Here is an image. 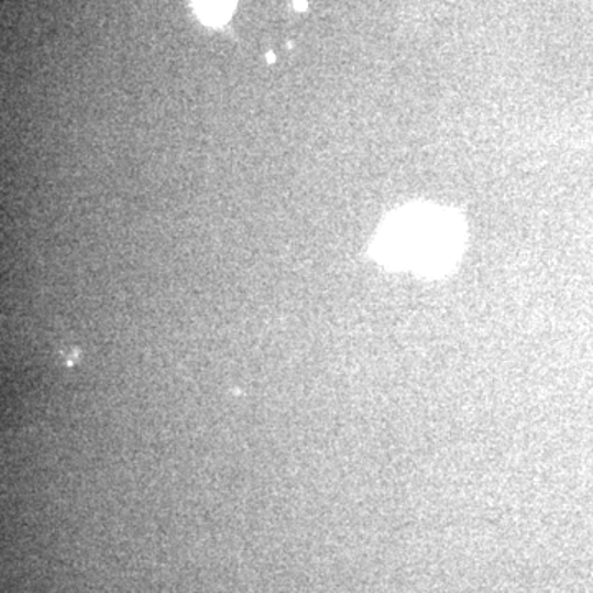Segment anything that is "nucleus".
Returning a JSON list of instances; mask_svg holds the SVG:
<instances>
[{"mask_svg":"<svg viewBox=\"0 0 593 593\" xmlns=\"http://www.w3.org/2000/svg\"><path fill=\"white\" fill-rule=\"evenodd\" d=\"M197 12L208 23H221L228 19L234 7V0H195Z\"/></svg>","mask_w":593,"mask_h":593,"instance_id":"obj_1","label":"nucleus"},{"mask_svg":"<svg viewBox=\"0 0 593 593\" xmlns=\"http://www.w3.org/2000/svg\"><path fill=\"white\" fill-rule=\"evenodd\" d=\"M294 6L297 10H307L308 3L307 0H294Z\"/></svg>","mask_w":593,"mask_h":593,"instance_id":"obj_2","label":"nucleus"},{"mask_svg":"<svg viewBox=\"0 0 593 593\" xmlns=\"http://www.w3.org/2000/svg\"><path fill=\"white\" fill-rule=\"evenodd\" d=\"M267 59H270V62H274V59H276V56H274V53H267Z\"/></svg>","mask_w":593,"mask_h":593,"instance_id":"obj_3","label":"nucleus"}]
</instances>
